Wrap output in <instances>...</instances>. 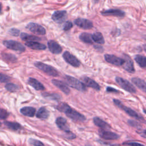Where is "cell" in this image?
Instances as JSON below:
<instances>
[{"label": "cell", "instance_id": "obj_1", "mask_svg": "<svg viewBox=\"0 0 146 146\" xmlns=\"http://www.w3.org/2000/svg\"><path fill=\"white\" fill-rule=\"evenodd\" d=\"M56 108L58 110L64 112L67 117L75 121H84L86 119L83 115L74 109H72L66 103H60L56 107Z\"/></svg>", "mask_w": 146, "mask_h": 146}, {"label": "cell", "instance_id": "obj_2", "mask_svg": "<svg viewBox=\"0 0 146 146\" xmlns=\"http://www.w3.org/2000/svg\"><path fill=\"white\" fill-rule=\"evenodd\" d=\"M64 79L67 84L70 86L71 87L74 88L80 91H86V86L82 82H81L80 80H78L75 78L70 75H66Z\"/></svg>", "mask_w": 146, "mask_h": 146}, {"label": "cell", "instance_id": "obj_3", "mask_svg": "<svg viewBox=\"0 0 146 146\" xmlns=\"http://www.w3.org/2000/svg\"><path fill=\"white\" fill-rule=\"evenodd\" d=\"M113 102L117 107H118L119 108L121 109L122 110L124 111L130 116L133 117L140 121H144V119L143 117V116L140 115L138 113H137L136 111L130 108L129 107H126L124 105H123L120 100L117 99H113Z\"/></svg>", "mask_w": 146, "mask_h": 146}, {"label": "cell", "instance_id": "obj_4", "mask_svg": "<svg viewBox=\"0 0 146 146\" xmlns=\"http://www.w3.org/2000/svg\"><path fill=\"white\" fill-rule=\"evenodd\" d=\"M34 65L40 70L42 71L47 75L52 76H58L59 75V72L54 67L43 63L40 62H36L34 63Z\"/></svg>", "mask_w": 146, "mask_h": 146}, {"label": "cell", "instance_id": "obj_5", "mask_svg": "<svg viewBox=\"0 0 146 146\" xmlns=\"http://www.w3.org/2000/svg\"><path fill=\"white\" fill-rule=\"evenodd\" d=\"M115 80L116 83L124 90L132 94H134L136 92L135 87L127 80L121 77L116 76L115 78Z\"/></svg>", "mask_w": 146, "mask_h": 146}, {"label": "cell", "instance_id": "obj_6", "mask_svg": "<svg viewBox=\"0 0 146 146\" xmlns=\"http://www.w3.org/2000/svg\"><path fill=\"white\" fill-rule=\"evenodd\" d=\"M4 46L9 49H11L14 51L24 52L26 50L25 46L21 43L13 40H5L3 42Z\"/></svg>", "mask_w": 146, "mask_h": 146}, {"label": "cell", "instance_id": "obj_7", "mask_svg": "<svg viewBox=\"0 0 146 146\" xmlns=\"http://www.w3.org/2000/svg\"><path fill=\"white\" fill-rule=\"evenodd\" d=\"M63 58L67 63L73 67H78L80 65V62L78 58H76L74 55L70 53L68 51H66L63 53Z\"/></svg>", "mask_w": 146, "mask_h": 146}, {"label": "cell", "instance_id": "obj_8", "mask_svg": "<svg viewBox=\"0 0 146 146\" xmlns=\"http://www.w3.org/2000/svg\"><path fill=\"white\" fill-rule=\"evenodd\" d=\"M26 28L32 33L37 35H44L46 34V30L40 25L35 23H29Z\"/></svg>", "mask_w": 146, "mask_h": 146}, {"label": "cell", "instance_id": "obj_9", "mask_svg": "<svg viewBox=\"0 0 146 146\" xmlns=\"http://www.w3.org/2000/svg\"><path fill=\"white\" fill-rule=\"evenodd\" d=\"M104 59L108 63L117 66H122L124 62V59L111 54L104 55Z\"/></svg>", "mask_w": 146, "mask_h": 146}, {"label": "cell", "instance_id": "obj_10", "mask_svg": "<svg viewBox=\"0 0 146 146\" xmlns=\"http://www.w3.org/2000/svg\"><path fill=\"white\" fill-rule=\"evenodd\" d=\"M99 135L101 138L105 140H117L119 138L117 133L103 129L99 130Z\"/></svg>", "mask_w": 146, "mask_h": 146}, {"label": "cell", "instance_id": "obj_11", "mask_svg": "<svg viewBox=\"0 0 146 146\" xmlns=\"http://www.w3.org/2000/svg\"><path fill=\"white\" fill-rule=\"evenodd\" d=\"M67 18V12L64 10L55 11L52 15V19L58 23H63Z\"/></svg>", "mask_w": 146, "mask_h": 146}, {"label": "cell", "instance_id": "obj_12", "mask_svg": "<svg viewBox=\"0 0 146 146\" xmlns=\"http://www.w3.org/2000/svg\"><path fill=\"white\" fill-rule=\"evenodd\" d=\"M74 23L83 29H90L93 27V23L91 21L84 18H78L75 19Z\"/></svg>", "mask_w": 146, "mask_h": 146}, {"label": "cell", "instance_id": "obj_13", "mask_svg": "<svg viewBox=\"0 0 146 146\" xmlns=\"http://www.w3.org/2000/svg\"><path fill=\"white\" fill-rule=\"evenodd\" d=\"M81 79H82V81L83 82L82 83L85 86H87V87H91L93 89L95 90L96 91H99L100 90V86L94 80L86 76H82Z\"/></svg>", "mask_w": 146, "mask_h": 146}, {"label": "cell", "instance_id": "obj_14", "mask_svg": "<svg viewBox=\"0 0 146 146\" xmlns=\"http://www.w3.org/2000/svg\"><path fill=\"white\" fill-rule=\"evenodd\" d=\"M48 47L49 50L55 54H59L62 52V47L55 40H50L47 43Z\"/></svg>", "mask_w": 146, "mask_h": 146}, {"label": "cell", "instance_id": "obj_15", "mask_svg": "<svg viewBox=\"0 0 146 146\" xmlns=\"http://www.w3.org/2000/svg\"><path fill=\"white\" fill-rule=\"evenodd\" d=\"M55 123L60 129L64 131L65 132L70 131L69 125L67 122V120L65 118L63 117H59L56 119Z\"/></svg>", "mask_w": 146, "mask_h": 146}, {"label": "cell", "instance_id": "obj_16", "mask_svg": "<svg viewBox=\"0 0 146 146\" xmlns=\"http://www.w3.org/2000/svg\"><path fill=\"white\" fill-rule=\"evenodd\" d=\"M124 62L122 65L123 68L128 72L130 73H133L135 72V68L133 66V63L129 56L127 55H124Z\"/></svg>", "mask_w": 146, "mask_h": 146}, {"label": "cell", "instance_id": "obj_17", "mask_svg": "<svg viewBox=\"0 0 146 146\" xmlns=\"http://www.w3.org/2000/svg\"><path fill=\"white\" fill-rule=\"evenodd\" d=\"M103 15H113L118 17H123L125 15L124 12L119 9H109L101 12Z\"/></svg>", "mask_w": 146, "mask_h": 146}, {"label": "cell", "instance_id": "obj_18", "mask_svg": "<svg viewBox=\"0 0 146 146\" xmlns=\"http://www.w3.org/2000/svg\"><path fill=\"white\" fill-rule=\"evenodd\" d=\"M51 82L53 83V84H54L56 87L59 88L65 94L67 95L70 92V90L69 89V88L63 82L56 79H52Z\"/></svg>", "mask_w": 146, "mask_h": 146}, {"label": "cell", "instance_id": "obj_19", "mask_svg": "<svg viewBox=\"0 0 146 146\" xmlns=\"http://www.w3.org/2000/svg\"><path fill=\"white\" fill-rule=\"evenodd\" d=\"M25 45L31 49L36 50H44L46 48V46L44 44L38 42H27L25 43Z\"/></svg>", "mask_w": 146, "mask_h": 146}, {"label": "cell", "instance_id": "obj_20", "mask_svg": "<svg viewBox=\"0 0 146 146\" xmlns=\"http://www.w3.org/2000/svg\"><path fill=\"white\" fill-rule=\"evenodd\" d=\"M27 82L30 86L33 87L36 90H38V91L43 90L44 89V86L40 82H39L38 80L34 78H29Z\"/></svg>", "mask_w": 146, "mask_h": 146}, {"label": "cell", "instance_id": "obj_21", "mask_svg": "<svg viewBox=\"0 0 146 146\" xmlns=\"http://www.w3.org/2000/svg\"><path fill=\"white\" fill-rule=\"evenodd\" d=\"M93 121L95 125L103 129H109L111 128V126L103 120L102 119L98 117H95L93 119Z\"/></svg>", "mask_w": 146, "mask_h": 146}, {"label": "cell", "instance_id": "obj_22", "mask_svg": "<svg viewBox=\"0 0 146 146\" xmlns=\"http://www.w3.org/2000/svg\"><path fill=\"white\" fill-rule=\"evenodd\" d=\"M131 81L135 86H136L143 91L144 92L146 91V83L144 80L139 78H132Z\"/></svg>", "mask_w": 146, "mask_h": 146}, {"label": "cell", "instance_id": "obj_23", "mask_svg": "<svg viewBox=\"0 0 146 146\" xmlns=\"http://www.w3.org/2000/svg\"><path fill=\"white\" fill-rule=\"evenodd\" d=\"M35 112V108L32 107H24L20 110V112L22 115L28 117H33Z\"/></svg>", "mask_w": 146, "mask_h": 146}, {"label": "cell", "instance_id": "obj_24", "mask_svg": "<svg viewBox=\"0 0 146 146\" xmlns=\"http://www.w3.org/2000/svg\"><path fill=\"white\" fill-rule=\"evenodd\" d=\"M50 115L49 111L44 107H40L36 113V117L41 119H46Z\"/></svg>", "mask_w": 146, "mask_h": 146}, {"label": "cell", "instance_id": "obj_25", "mask_svg": "<svg viewBox=\"0 0 146 146\" xmlns=\"http://www.w3.org/2000/svg\"><path fill=\"white\" fill-rule=\"evenodd\" d=\"M20 36L23 40H25L26 42H36L41 40V39L38 36L30 35L25 33H22L21 34Z\"/></svg>", "mask_w": 146, "mask_h": 146}, {"label": "cell", "instance_id": "obj_26", "mask_svg": "<svg viewBox=\"0 0 146 146\" xmlns=\"http://www.w3.org/2000/svg\"><path fill=\"white\" fill-rule=\"evenodd\" d=\"M91 37H92V39L97 43H99V44L104 43V38L100 33H99V32L95 33L92 35H91Z\"/></svg>", "mask_w": 146, "mask_h": 146}, {"label": "cell", "instance_id": "obj_27", "mask_svg": "<svg viewBox=\"0 0 146 146\" xmlns=\"http://www.w3.org/2000/svg\"><path fill=\"white\" fill-rule=\"evenodd\" d=\"M79 39L83 42L86 43L91 44L92 43V39L91 37V35L88 33H82L79 36Z\"/></svg>", "mask_w": 146, "mask_h": 146}, {"label": "cell", "instance_id": "obj_28", "mask_svg": "<svg viewBox=\"0 0 146 146\" xmlns=\"http://www.w3.org/2000/svg\"><path fill=\"white\" fill-rule=\"evenodd\" d=\"M135 60L140 67L144 68L146 66V58L144 56L141 55H137L135 57Z\"/></svg>", "mask_w": 146, "mask_h": 146}, {"label": "cell", "instance_id": "obj_29", "mask_svg": "<svg viewBox=\"0 0 146 146\" xmlns=\"http://www.w3.org/2000/svg\"><path fill=\"white\" fill-rule=\"evenodd\" d=\"M5 125L9 129L14 130V131H17L21 128V125L18 123L16 122H10V121H5L4 123Z\"/></svg>", "mask_w": 146, "mask_h": 146}, {"label": "cell", "instance_id": "obj_30", "mask_svg": "<svg viewBox=\"0 0 146 146\" xmlns=\"http://www.w3.org/2000/svg\"><path fill=\"white\" fill-rule=\"evenodd\" d=\"M42 95L44 98H49L51 100H58L61 98L60 95H59L58 94H54V93L50 94V93L45 92V93H43Z\"/></svg>", "mask_w": 146, "mask_h": 146}, {"label": "cell", "instance_id": "obj_31", "mask_svg": "<svg viewBox=\"0 0 146 146\" xmlns=\"http://www.w3.org/2000/svg\"><path fill=\"white\" fill-rule=\"evenodd\" d=\"M5 87L7 91H9L10 92H15V91H18L19 88V87L18 85L14 84V83H7L5 85Z\"/></svg>", "mask_w": 146, "mask_h": 146}, {"label": "cell", "instance_id": "obj_32", "mask_svg": "<svg viewBox=\"0 0 146 146\" xmlns=\"http://www.w3.org/2000/svg\"><path fill=\"white\" fill-rule=\"evenodd\" d=\"M2 56L5 60L10 62H15L17 60V58L11 54L3 53L2 54Z\"/></svg>", "mask_w": 146, "mask_h": 146}, {"label": "cell", "instance_id": "obj_33", "mask_svg": "<svg viewBox=\"0 0 146 146\" xmlns=\"http://www.w3.org/2000/svg\"><path fill=\"white\" fill-rule=\"evenodd\" d=\"M29 142L30 144L33 145V146H44L42 142L34 139H30L29 140Z\"/></svg>", "mask_w": 146, "mask_h": 146}, {"label": "cell", "instance_id": "obj_34", "mask_svg": "<svg viewBox=\"0 0 146 146\" xmlns=\"http://www.w3.org/2000/svg\"><path fill=\"white\" fill-rule=\"evenodd\" d=\"M9 116V113L4 109L0 108V119H5Z\"/></svg>", "mask_w": 146, "mask_h": 146}, {"label": "cell", "instance_id": "obj_35", "mask_svg": "<svg viewBox=\"0 0 146 146\" xmlns=\"http://www.w3.org/2000/svg\"><path fill=\"white\" fill-rule=\"evenodd\" d=\"M128 124L133 127H135V128H141V125L137 121H135V120H129L128 121Z\"/></svg>", "mask_w": 146, "mask_h": 146}, {"label": "cell", "instance_id": "obj_36", "mask_svg": "<svg viewBox=\"0 0 146 146\" xmlns=\"http://www.w3.org/2000/svg\"><path fill=\"white\" fill-rule=\"evenodd\" d=\"M10 78L7 75H6L0 73V83L7 82L10 80Z\"/></svg>", "mask_w": 146, "mask_h": 146}, {"label": "cell", "instance_id": "obj_37", "mask_svg": "<svg viewBox=\"0 0 146 146\" xmlns=\"http://www.w3.org/2000/svg\"><path fill=\"white\" fill-rule=\"evenodd\" d=\"M72 26H73V24L71 21H67L64 23V24L63 25V30L64 31L69 30L70 29H71L72 28Z\"/></svg>", "mask_w": 146, "mask_h": 146}, {"label": "cell", "instance_id": "obj_38", "mask_svg": "<svg viewBox=\"0 0 146 146\" xmlns=\"http://www.w3.org/2000/svg\"><path fill=\"white\" fill-rule=\"evenodd\" d=\"M65 137L68 139H74L76 137V135L72 132H71V131H69V132H66Z\"/></svg>", "mask_w": 146, "mask_h": 146}, {"label": "cell", "instance_id": "obj_39", "mask_svg": "<svg viewBox=\"0 0 146 146\" xmlns=\"http://www.w3.org/2000/svg\"><path fill=\"white\" fill-rule=\"evenodd\" d=\"M9 33L13 36H18L19 34V30L16 29H11L9 30Z\"/></svg>", "mask_w": 146, "mask_h": 146}, {"label": "cell", "instance_id": "obj_40", "mask_svg": "<svg viewBox=\"0 0 146 146\" xmlns=\"http://www.w3.org/2000/svg\"><path fill=\"white\" fill-rule=\"evenodd\" d=\"M125 145H129V146H145L140 143H135V142H131V143H127V144H124Z\"/></svg>", "mask_w": 146, "mask_h": 146}, {"label": "cell", "instance_id": "obj_41", "mask_svg": "<svg viewBox=\"0 0 146 146\" xmlns=\"http://www.w3.org/2000/svg\"><path fill=\"white\" fill-rule=\"evenodd\" d=\"M107 91V92H118L119 91L115 89V88H113L112 87H107V89H106Z\"/></svg>", "mask_w": 146, "mask_h": 146}, {"label": "cell", "instance_id": "obj_42", "mask_svg": "<svg viewBox=\"0 0 146 146\" xmlns=\"http://www.w3.org/2000/svg\"><path fill=\"white\" fill-rule=\"evenodd\" d=\"M1 9H2V7H1V3H0V13H1Z\"/></svg>", "mask_w": 146, "mask_h": 146}, {"label": "cell", "instance_id": "obj_43", "mask_svg": "<svg viewBox=\"0 0 146 146\" xmlns=\"http://www.w3.org/2000/svg\"><path fill=\"white\" fill-rule=\"evenodd\" d=\"M99 0H95V2H98V1H99Z\"/></svg>", "mask_w": 146, "mask_h": 146}, {"label": "cell", "instance_id": "obj_44", "mask_svg": "<svg viewBox=\"0 0 146 146\" xmlns=\"http://www.w3.org/2000/svg\"><path fill=\"white\" fill-rule=\"evenodd\" d=\"M1 123L0 122V126H1Z\"/></svg>", "mask_w": 146, "mask_h": 146}]
</instances>
